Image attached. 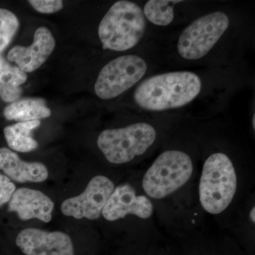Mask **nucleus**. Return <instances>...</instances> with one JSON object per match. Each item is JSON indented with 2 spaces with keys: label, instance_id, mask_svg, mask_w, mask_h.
<instances>
[{
  "label": "nucleus",
  "instance_id": "obj_1",
  "mask_svg": "<svg viewBox=\"0 0 255 255\" xmlns=\"http://www.w3.org/2000/svg\"><path fill=\"white\" fill-rule=\"evenodd\" d=\"M202 83L199 75L189 71L170 72L146 79L134 92L140 108L151 112L180 108L195 100Z\"/></svg>",
  "mask_w": 255,
  "mask_h": 255
},
{
  "label": "nucleus",
  "instance_id": "obj_2",
  "mask_svg": "<svg viewBox=\"0 0 255 255\" xmlns=\"http://www.w3.org/2000/svg\"><path fill=\"white\" fill-rule=\"evenodd\" d=\"M146 19L136 3H114L99 25L98 35L105 49L125 51L136 46L145 33Z\"/></svg>",
  "mask_w": 255,
  "mask_h": 255
},
{
  "label": "nucleus",
  "instance_id": "obj_3",
  "mask_svg": "<svg viewBox=\"0 0 255 255\" xmlns=\"http://www.w3.org/2000/svg\"><path fill=\"white\" fill-rule=\"evenodd\" d=\"M237 189V176L232 161L226 154L210 155L203 167L199 199L204 209L219 214L232 202Z\"/></svg>",
  "mask_w": 255,
  "mask_h": 255
},
{
  "label": "nucleus",
  "instance_id": "obj_4",
  "mask_svg": "<svg viewBox=\"0 0 255 255\" xmlns=\"http://www.w3.org/2000/svg\"><path fill=\"white\" fill-rule=\"evenodd\" d=\"M190 156L180 150L164 151L147 169L142 188L152 199L167 197L182 187L193 173Z\"/></svg>",
  "mask_w": 255,
  "mask_h": 255
},
{
  "label": "nucleus",
  "instance_id": "obj_5",
  "mask_svg": "<svg viewBox=\"0 0 255 255\" xmlns=\"http://www.w3.org/2000/svg\"><path fill=\"white\" fill-rule=\"evenodd\" d=\"M156 137L155 128L142 122L104 130L97 138V145L111 163L124 164L143 155Z\"/></svg>",
  "mask_w": 255,
  "mask_h": 255
},
{
  "label": "nucleus",
  "instance_id": "obj_6",
  "mask_svg": "<svg viewBox=\"0 0 255 255\" xmlns=\"http://www.w3.org/2000/svg\"><path fill=\"white\" fill-rule=\"evenodd\" d=\"M230 25L228 15L215 11L197 18L179 36L177 51L184 59L204 58L214 48Z\"/></svg>",
  "mask_w": 255,
  "mask_h": 255
},
{
  "label": "nucleus",
  "instance_id": "obj_7",
  "mask_svg": "<svg viewBox=\"0 0 255 255\" xmlns=\"http://www.w3.org/2000/svg\"><path fill=\"white\" fill-rule=\"evenodd\" d=\"M147 65L141 57L126 55L118 57L101 70L95 84V92L102 100H112L140 81Z\"/></svg>",
  "mask_w": 255,
  "mask_h": 255
},
{
  "label": "nucleus",
  "instance_id": "obj_8",
  "mask_svg": "<svg viewBox=\"0 0 255 255\" xmlns=\"http://www.w3.org/2000/svg\"><path fill=\"white\" fill-rule=\"evenodd\" d=\"M114 188L113 182L108 177L95 176L81 194L63 201L62 213L76 219H98Z\"/></svg>",
  "mask_w": 255,
  "mask_h": 255
},
{
  "label": "nucleus",
  "instance_id": "obj_9",
  "mask_svg": "<svg viewBox=\"0 0 255 255\" xmlns=\"http://www.w3.org/2000/svg\"><path fill=\"white\" fill-rule=\"evenodd\" d=\"M16 245L25 255H75L71 238L59 231L27 228L18 233Z\"/></svg>",
  "mask_w": 255,
  "mask_h": 255
},
{
  "label": "nucleus",
  "instance_id": "obj_10",
  "mask_svg": "<svg viewBox=\"0 0 255 255\" xmlns=\"http://www.w3.org/2000/svg\"><path fill=\"white\" fill-rule=\"evenodd\" d=\"M152 212L153 206L150 199L144 195H137L135 189L126 184L114 188L102 214L107 221H115L128 215L147 219Z\"/></svg>",
  "mask_w": 255,
  "mask_h": 255
},
{
  "label": "nucleus",
  "instance_id": "obj_11",
  "mask_svg": "<svg viewBox=\"0 0 255 255\" xmlns=\"http://www.w3.org/2000/svg\"><path fill=\"white\" fill-rule=\"evenodd\" d=\"M55 39L49 28L41 26L35 31L33 41L29 46H16L9 50L7 60L16 64L24 73L38 70L55 49Z\"/></svg>",
  "mask_w": 255,
  "mask_h": 255
},
{
  "label": "nucleus",
  "instance_id": "obj_12",
  "mask_svg": "<svg viewBox=\"0 0 255 255\" xmlns=\"http://www.w3.org/2000/svg\"><path fill=\"white\" fill-rule=\"evenodd\" d=\"M54 203L41 191L20 188L9 201L8 211L16 213L22 221L38 219L44 223L51 221Z\"/></svg>",
  "mask_w": 255,
  "mask_h": 255
},
{
  "label": "nucleus",
  "instance_id": "obj_13",
  "mask_svg": "<svg viewBox=\"0 0 255 255\" xmlns=\"http://www.w3.org/2000/svg\"><path fill=\"white\" fill-rule=\"evenodd\" d=\"M0 169L11 180L18 183L43 182L48 177L45 164L38 162H26L6 147L0 148Z\"/></svg>",
  "mask_w": 255,
  "mask_h": 255
},
{
  "label": "nucleus",
  "instance_id": "obj_14",
  "mask_svg": "<svg viewBox=\"0 0 255 255\" xmlns=\"http://www.w3.org/2000/svg\"><path fill=\"white\" fill-rule=\"evenodd\" d=\"M50 115L51 110L47 106L46 100L38 97L19 99L4 110L5 119L17 122L40 121L48 118Z\"/></svg>",
  "mask_w": 255,
  "mask_h": 255
},
{
  "label": "nucleus",
  "instance_id": "obj_15",
  "mask_svg": "<svg viewBox=\"0 0 255 255\" xmlns=\"http://www.w3.org/2000/svg\"><path fill=\"white\" fill-rule=\"evenodd\" d=\"M26 73L0 57V97L5 102L19 100L22 95L21 85L27 80Z\"/></svg>",
  "mask_w": 255,
  "mask_h": 255
},
{
  "label": "nucleus",
  "instance_id": "obj_16",
  "mask_svg": "<svg viewBox=\"0 0 255 255\" xmlns=\"http://www.w3.org/2000/svg\"><path fill=\"white\" fill-rule=\"evenodd\" d=\"M40 125L41 121H31L5 127L4 135L10 148L19 152H29L38 148V142L32 137L31 132Z\"/></svg>",
  "mask_w": 255,
  "mask_h": 255
},
{
  "label": "nucleus",
  "instance_id": "obj_17",
  "mask_svg": "<svg viewBox=\"0 0 255 255\" xmlns=\"http://www.w3.org/2000/svg\"><path fill=\"white\" fill-rule=\"evenodd\" d=\"M182 1L150 0L144 6V16L157 26H168L174 20V6Z\"/></svg>",
  "mask_w": 255,
  "mask_h": 255
},
{
  "label": "nucleus",
  "instance_id": "obj_18",
  "mask_svg": "<svg viewBox=\"0 0 255 255\" xmlns=\"http://www.w3.org/2000/svg\"><path fill=\"white\" fill-rule=\"evenodd\" d=\"M18 28L17 16L9 10L0 9V53L9 46Z\"/></svg>",
  "mask_w": 255,
  "mask_h": 255
},
{
  "label": "nucleus",
  "instance_id": "obj_19",
  "mask_svg": "<svg viewBox=\"0 0 255 255\" xmlns=\"http://www.w3.org/2000/svg\"><path fill=\"white\" fill-rule=\"evenodd\" d=\"M29 4L38 12L42 14H53L63 9L62 0H30Z\"/></svg>",
  "mask_w": 255,
  "mask_h": 255
},
{
  "label": "nucleus",
  "instance_id": "obj_20",
  "mask_svg": "<svg viewBox=\"0 0 255 255\" xmlns=\"http://www.w3.org/2000/svg\"><path fill=\"white\" fill-rule=\"evenodd\" d=\"M16 191V186L6 175L0 173V208L9 203Z\"/></svg>",
  "mask_w": 255,
  "mask_h": 255
},
{
  "label": "nucleus",
  "instance_id": "obj_21",
  "mask_svg": "<svg viewBox=\"0 0 255 255\" xmlns=\"http://www.w3.org/2000/svg\"><path fill=\"white\" fill-rule=\"evenodd\" d=\"M255 207H253V209L251 210V214H250V216H251V221H253V223H255Z\"/></svg>",
  "mask_w": 255,
  "mask_h": 255
},
{
  "label": "nucleus",
  "instance_id": "obj_22",
  "mask_svg": "<svg viewBox=\"0 0 255 255\" xmlns=\"http://www.w3.org/2000/svg\"><path fill=\"white\" fill-rule=\"evenodd\" d=\"M253 129H254V130H255V114H254V115H253Z\"/></svg>",
  "mask_w": 255,
  "mask_h": 255
}]
</instances>
